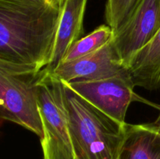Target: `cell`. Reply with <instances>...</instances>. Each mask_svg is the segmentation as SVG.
Wrapping results in <instances>:
<instances>
[{
	"label": "cell",
	"instance_id": "cell-1",
	"mask_svg": "<svg viewBox=\"0 0 160 159\" xmlns=\"http://www.w3.org/2000/svg\"><path fill=\"white\" fill-rule=\"evenodd\" d=\"M64 0H0V59L42 70L52 55Z\"/></svg>",
	"mask_w": 160,
	"mask_h": 159
},
{
	"label": "cell",
	"instance_id": "cell-2",
	"mask_svg": "<svg viewBox=\"0 0 160 159\" xmlns=\"http://www.w3.org/2000/svg\"><path fill=\"white\" fill-rule=\"evenodd\" d=\"M62 84L74 158L118 159L127 123L112 119Z\"/></svg>",
	"mask_w": 160,
	"mask_h": 159
},
{
	"label": "cell",
	"instance_id": "cell-3",
	"mask_svg": "<svg viewBox=\"0 0 160 159\" xmlns=\"http://www.w3.org/2000/svg\"><path fill=\"white\" fill-rule=\"evenodd\" d=\"M42 70L0 59V119L42 136L38 87Z\"/></svg>",
	"mask_w": 160,
	"mask_h": 159
},
{
	"label": "cell",
	"instance_id": "cell-4",
	"mask_svg": "<svg viewBox=\"0 0 160 159\" xmlns=\"http://www.w3.org/2000/svg\"><path fill=\"white\" fill-rule=\"evenodd\" d=\"M43 159H75L63 84L45 68L38 87Z\"/></svg>",
	"mask_w": 160,
	"mask_h": 159
},
{
	"label": "cell",
	"instance_id": "cell-5",
	"mask_svg": "<svg viewBox=\"0 0 160 159\" xmlns=\"http://www.w3.org/2000/svg\"><path fill=\"white\" fill-rule=\"evenodd\" d=\"M66 84L103 113L122 124L126 123V114L132 101L147 102L134 92L135 86L128 70L106 79L78 80Z\"/></svg>",
	"mask_w": 160,
	"mask_h": 159
},
{
	"label": "cell",
	"instance_id": "cell-6",
	"mask_svg": "<svg viewBox=\"0 0 160 159\" xmlns=\"http://www.w3.org/2000/svg\"><path fill=\"white\" fill-rule=\"evenodd\" d=\"M160 28V0H142L113 42L124 65L148 43Z\"/></svg>",
	"mask_w": 160,
	"mask_h": 159
},
{
	"label": "cell",
	"instance_id": "cell-7",
	"mask_svg": "<svg viewBox=\"0 0 160 159\" xmlns=\"http://www.w3.org/2000/svg\"><path fill=\"white\" fill-rule=\"evenodd\" d=\"M127 70V66L117 52L112 39L95 52L76 60L62 62L51 73L59 80L69 83L78 80L106 79Z\"/></svg>",
	"mask_w": 160,
	"mask_h": 159
},
{
	"label": "cell",
	"instance_id": "cell-8",
	"mask_svg": "<svg viewBox=\"0 0 160 159\" xmlns=\"http://www.w3.org/2000/svg\"><path fill=\"white\" fill-rule=\"evenodd\" d=\"M88 0H64L51 60L46 67L52 72L62 62L70 47L84 33L83 23Z\"/></svg>",
	"mask_w": 160,
	"mask_h": 159
},
{
	"label": "cell",
	"instance_id": "cell-9",
	"mask_svg": "<svg viewBox=\"0 0 160 159\" xmlns=\"http://www.w3.org/2000/svg\"><path fill=\"white\" fill-rule=\"evenodd\" d=\"M134 86L154 90L160 87V28L127 65Z\"/></svg>",
	"mask_w": 160,
	"mask_h": 159
},
{
	"label": "cell",
	"instance_id": "cell-10",
	"mask_svg": "<svg viewBox=\"0 0 160 159\" xmlns=\"http://www.w3.org/2000/svg\"><path fill=\"white\" fill-rule=\"evenodd\" d=\"M118 159H160V132L154 123H127Z\"/></svg>",
	"mask_w": 160,
	"mask_h": 159
},
{
	"label": "cell",
	"instance_id": "cell-11",
	"mask_svg": "<svg viewBox=\"0 0 160 159\" xmlns=\"http://www.w3.org/2000/svg\"><path fill=\"white\" fill-rule=\"evenodd\" d=\"M114 37V31L109 25L98 26L92 33L75 42L62 59V62H70L98 51ZM61 62V63H62Z\"/></svg>",
	"mask_w": 160,
	"mask_h": 159
},
{
	"label": "cell",
	"instance_id": "cell-12",
	"mask_svg": "<svg viewBox=\"0 0 160 159\" xmlns=\"http://www.w3.org/2000/svg\"><path fill=\"white\" fill-rule=\"evenodd\" d=\"M142 0H107L106 19L114 34L126 23Z\"/></svg>",
	"mask_w": 160,
	"mask_h": 159
},
{
	"label": "cell",
	"instance_id": "cell-13",
	"mask_svg": "<svg viewBox=\"0 0 160 159\" xmlns=\"http://www.w3.org/2000/svg\"><path fill=\"white\" fill-rule=\"evenodd\" d=\"M154 124L156 125V126L157 127L158 130H159V132H160V115H159V117L157 118V119L156 120V122L154 123Z\"/></svg>",
	"mask_w": 160,
	"mask_h": 159
}]
</instances>
